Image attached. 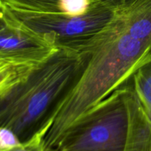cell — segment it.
Masks as SVG:
<instances>
[{
  "label": "cell",
  "mask_w": 151,
  "mask_h": 151,
  "mask_svg": "<svg viewBox=\"0 0 151 151\" xmlns=\"http://www.w3.org/2000/svg\"><path fill=\"white\" fill-rule=\"evenodd\" d=\"M87 49L86 65L53 116L44 139V151L54 150L72 124L151 60L150 46L128 35L116 16Z\"/></svg>",
  "instance_id": "6da1fadb"
},
{
  "label": "cell",
  "mask_w": 151,
  "mask_h": 151,
  "mask_svg": "<svg viewBox=\"0 0 151 151\" xmlns=\"http://www.w3.org/2000/svg\"><path fill=\"white\" fill-rule=\"evenodd\" d=\"M88 58V50L58 47L24 79L0 93V128L11 130L22 143L47 134Z\"/></svg>",
  "instance_id": "7a4b0ae2"
},
{
  "label": "cell",
  "mask_w": 151,
  "mask_h": 151,
  "mask_svg": "<svg viewBox=\"0 0 151 151\" xmlns=\"http://www.w3.org/2000/svg\"><path fill=\"white\" fill-rule=\"evenodd\" d=\"M128 82L72 124L53 151H123L129 119Z\"/></svg>",
  "instance_id": "3957f363"
},
{
  "label": "cell",
  "mask_w": 151,
  "mask_h": 151,
  "mask_svg": "<svg viewBox=\"0 0 151 151\" xmlns=\"http://www.w3.org/2000/svg\"><path fill=\"white\" fill-rule=\"evenodd\" d=\"M6 7L26 29L47 37L57 47L78 50H86L94 37L116 16V8L94 1H91L86 13L75 16L61 13H34Z\"/></svg>",
  "instance_id": "277c9868"
},
{
  "label": "cell",
  "mask_w": 151,
  "mask_h": 151,
  "mask_svg": "<svg viewBox=\"0 0 151 151\" xmlns=\"http://www.w3.org/2000/svg\"><path fill=\"white\" fill-rule=\"evenodd\" d=\"M58 49L48 38L22 26L0 2V60L34 67Z\"/></svg>",
  "instance_id": "5b68a950"
},
{
  "label": "cell",
  "mask_w": 151,
  "mask_h": 151,
  "mask_svg": "<svg viewBox=\"0 0 151 151\" xmlns=\"http://www.w3.org/2000/svg\"><path fill=\"white\" fill-rule=\"evenodd\" d=\"M128 128L123 151H151V121L142 106L131 80L127 83Z\"/></svg>",
  "instance_id": "8992f818"
},
{
  "label": "cell",
  "mask_w": 151,
  "mask_h": 151,
  "mask_svg": "<svg viewBox=\"0 0 151 151\" xmlns=\"http://www.w3.org/2000/svg\"><path fill=\"white\" fill-rule=\"evenodd\" d=\"M128 35L151 47V0H131L116 8Z\"/></svg>",
  "instance_id": "52a82bcc"
},
{
  "label": "cell",
  "mask_w": 151,
  "mask_h": 151,
  "mask_svg": "<svg viewBox=\"0 0 151 151\" xmlns=\"http://www.w3.org/2000/svg\"><path fill=\"white\" fill-rule=\"evenodd\" d=\"M131 80L136 94L151 121V60L139 68Z\"/></svg>",
  "instance_id": "ba28073f"
},
{
  "label": "cell",
  "mask_w": 151,
  "mask_h": 151,
  "mask_svg": "<svg viewBox=\"0 0 151 151\" xmlns=\"http://www.w3.org/2000/svg\"><path fill=\"white\" fill-rule=\"evenodd\" d=\"M69 0H0L6 7L34 13H61Z\"/></svg>",
  "instance_id": "9c48e42d"
},
{
  "label": "cell",
  "mask_w": 151,
  "mask_h": 151,
  "mask_svg": "<svg viewBox=\"0 0 151 151\" xmlns=\"http://www.w3.org/2000/svg\"><path fill=\"white\" fill-rule=\"evenodd\" d=\"M34 67L10 63L0 64V93L24 79Z\"/></svg>",
  "instance_id": "30bf717a"
},
{
  "label": "cell",
  "mask_w": 151,
  "mask_h": 151,
  "mask_svg": "<svg viewBox=\"0 0 151 151\" xmlns=\"http://www.w3.org/2000/svg\"><path fill=\"white\" fill-rule=\"evenodd\" d=\"M45 136L46 133H40L29 141L22 143L19 146L5 151H42L44 150L43 143Z\"/></svg>",
  "instance_id": "8fae6325"
},
{
  "label": "cell",
  "mask_w": 151,
  "mask_h": 151,
  "mask_svg": "<svg viewBox=\"0 0 151 151\" xmlns=\"http://www.w3.org/2000/svg\"><path fill=\"white\" fill-rule=\"evenodd\" d=\"M0 145L3 150L5 151L19 146L22 142L11 130L0 128Z\"/></svg>",
  "instance_id": "7c38bea8"
},
{
  "label": "cell",
  "mask_w": 151,
  "mask_h": 151,
  "mask_svg": "<svg viewBox=\"0 0 151 151\" xmlns=\"http://www.w3.org/2000/svg\"><path fill=\"white\" fill-rule=\"evenodd\" d=\"M91 1H97V2L102 3V4H106L109 7H114V8H118L126 3L131 1V0H91Z\"/></svg>",
  "instance_id": "4fadbf2b"
},
{
  "label": "cell",
  "mask_w": 151,
  "mask_h": 151,
  "mask_svg": "<svg viewBox=\"0 0 151 151\" xmlns=\"http://www.w3.org/2000/svg\"><path fill=\"white\" fill-rule=\"evenodd\" d=\"M0 151H4V150H3V149L1 148V145H0Z\"/></svg>",
  "instance_id": "5bb4252c"
},
{
  "label": "cell",
  "mask_w": 151,
  "mask_h": 151,
  "mask_svg": "<svg viewBox=\"0 0 151 151\" xmlns=\"http://www.w3.org/2000/svg\"><path fill=\"white\" fill-rule=\"evenodd\" d=\"M42 151H44V150H42Z\"/></svg>",
  "instance_id": "9a60e30c"
}]
</instances>
